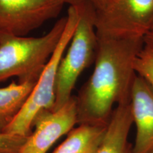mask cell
<instances>
[{"instance_id": "cell-1", "label": "cell", "mask_w": 153, "mask_h": 153, "mask_svg": "<svg viewBox=\"0 0 153 153\" xmlns=\"http://www.w3.org/2000/svg\"><path fill=\"white\" fill-rule=\"evenodd\" d=\"M95 66L76 96L77 124L107 126L118 104L130 100L134 62L144 38L97 37Z\"/></svg>"}, {"instance_id": "cell-2", "label": "cell", "mask_w": 153, "mask_h": 153, "mask_svg": "<svg viewBox=\"0 0 153 153\" xmlns=\"http://www.w3.org/2000/svg\"><path fill=\"white\" fill-rule=\"evenodd\" d=\"M67 17L40 37L3 35L0 41V82L16 76L19 83H36L64 31Z\"/></svg>"}, {"instance_id": "cell-3", "label": "cell", "mask_w": 153, "mask_h": 153, "mask_svg": "<svg viewBox=\"0 0 153 153\" xmlns=\"http://www.w3.org/2000/svg\"><path fill=\"white\" fill-rule=\"evenodd\" d=\"M77 9L79 21L57 69L52 111L60 108L71 99L80 74L95 61L98 45L94 23L97 9L92 3Z\"/></svg>"}, {"instance_id": "cell-4", "label": "cell", "mask_w": 153, "mask_h": 153, "mask_svg": "<svg viewBox=\"0 0 153 153\" xmlns=\"http://www.w3.org/2000/svg\"><path fill=\"white\" fill-rule=\"evenodd\" d=\"M66 17L65 28L56 48L50 57L31 92L12 121L6 128L4 133L29 136L31 134L33 120L38 113L43 110H53L55 104L57 71L79 21L77 8L69 7Z\"/></svg>"}, {"instance_id": "cell-5", "label": "cell", "mask_w": 153, "mask_h": 153, "mask_svg": "<svg viewBox=\"0 0 153 153\" xmlns=\"http://www.w3.org/2000/svg\"><path fill=\"white\" fill-rule=\"evenodd\" d=\"M153 22V0H113L104 11H97V37L144 38Z\"/></svg>"}, {"instance_id": "cell-6", "label": "cell", "mask_w": 153, "mask_h": 153, "mask_svg": "<svg viewBox=\"0 0 153 153\" xmlns=\"http://www.w3.org/2000/svg\"><path fill=\"white\" fill-rule=\"evenodd\" d=\"M60 0H0V36H25L60 14Z\"/></svg>"}, {"instance_id": "cell-7", "label": "cell", "mask_w": 153, "mask_h": 153, "mask_svg": "<svg viewBox=\"0 0 153 153\" xmlns=\"http://www.w3.org/2000/svg\"><path fill=\"white\" fill-rule=\"evenodd\" d=\"M77 124L76 97L56 111L43 110L33 120V133L28 137L19 153H46L57 140Z\"/></svg>"}, {"instance_id": "cell-8", "label": "cell", "mask_w": 153, "mask_h": 153, "mask_svg": "<svg viewBox=\"0 0 153 153\" xmlns=\"http://www.w3.org/2000/svg\"><path fill=\"white\" fill-rule=\"evenodd\" d=\"M130 107L136 128L132 153H147L153 148V87L138 74L131 87Z\"/></svg>"}, {"instance_id": "cell-9", "label": "cell", "mask_w": 153, "mask_h": 153, "mask_svg": "<svg viewBox=\"0 0 153 153\" xmlns=\"http://www.w3.org/2000/svg\"><path fill=\"white\" fill-rule=\"evenodd\" d=\"M133 124L130 100L118 104L107 125L104 138L94 153H132L128 135Z\"/></svg>"}, {"instance_id": "cell-10", "label": "cell", "mask_w": 153, "mask_h": 153, "mask_svg": "<svg viewBox=\"0 0 153 153\" xmlns=\"http://www.w3.org/2000/svg\"><path fill=\"white\" fill-rule=\"evenodd\" d=\"M107 126L79 124L53 153H94L101 144Z\"/></svg>"}, {"instance_id": "cell-11", "label": "cell", "mask_w": 153, "mask_h": 153, "mask_svg": "<svg viewBox=\"0 0 153 153\" xmlns=\"http://www.w3.org/2000/svg\"><path fill=\"white\" fill-rule=\"evenodd\" d=\"M34 82H12L0 88V132H4L22 108L35 86Z\"/></svg>"}, {"instance_id": "cell-12", "label": "cell", "mask_w": 153, "mask_h": 153, "mask_svg": "<svg viewBox=\"0 0 153 153\" xmlns=\"http://www.w3.org/2000/svg\"><path fill=\"white\" fill-rule=\"evenodd\" d=\"M134 68L136 74L153 87V48L145 44L135 58Z\"/></svg>"}, {"instance_id": "cell-13", "label": "cell", "mask_w": 153, "mask_h": 153, "mask_svg": "<svg viewBox=\"0 0 153 153\" xmlns=\"http://www.w3.org/2000/svg\"><path fill=\"white\" fill-rule=\"evenodd\" d=\"M28 137L0 132V153H19Z\"/></svg>"}, {"instance_id": "cell-14", "label": "cell", "mask_w": 153, "mask_h": 153, "mask_svg": "<svg viewBox=\"0 0 153 153\" xmlns=\"http://www.w3.org/2000/svg\"><path fill=\"white\" fill-rule=\"evenodd\" d=\"M60 1H62L65 4H68L70 7H75L76 8H81L89 4L92 3L91 0H60Z\"/></svg>"}, {"instance_id": "cell-15", "label": "cell", "mask_w": 153, "mask_h": 153, "mask_svg": "<svg viewBox=\"0 0 153 153\" xmlns=\"http://www.w3.org/2000/svg\"><path fill=\"white\" fill-rule=\"evenodd\" d=\"M91 1L94 5L97 11H99L105 10L109 5L108 0H91Z\"/></svg>"}, {"instance_id": "cell-16", "label": "cell", "mask_w": 153, "mask_h": 153, "mask_svg": "<svg viewBox=\"0 0 153 153\" xmlns=\"http://www.w3.org/2000/svg\"><path fill=\"white\" fill-rule=\"evenodd\" d=\"M145 44L153 48V32L150 31L144 36Z\"/></svg>"}, {"instance_id": "cell-17", "label": "cell", "mask_w": 153, "mask_h": 153, "mask_svg": "<svg viewBox=\"0 0 153 153\" xmlns=\"http://www.w3.org/2000/svg\"><path fill=\"white\" fill-rule=\"evenodd\" d=\"M147 153H153V148H152V149H151V150H149V151H148V152H147Z\"/></svg>"}, {"instance_id": "cell-18", "label": "cell", "mask_w": 153, "mask_h": 153, "mask_svg": "<svg viewBox=\"0 0 153 153\" xmlns=\"http://www.w3.org/2000/svg\"><path fill=\"white\" fill-rule=\"evenodd\" d=\"M150 31H152V32H153V22H152V26H151V29H150Z\"/></svg>"}, {"instance_id": "cell-19", "label": "cell", "mask_w": 153, "mask_h": 153, "mask_svg": "<svg viewBox=\"0 0 153 153\" xmlns=\"http://www.w3.org/2000/svg\"><path fill=\"white\" fill-rule=\"evenodd\" d=\"M108 1H109V4H110V3H111V1H112L113 0H108Z\"/></svg>"}, {"instance_id": "cell-20", "label": "cell", "mask_w": 153, "mask_h": 153, "mask_svg": "<svg viewBox=\"0 0 153 153\" xmlns=\"http://www.w3.org/2000/svg\"><path fill=\"white\" fill-rule=\"evenodd\" d=\"M0 41H1V36H0Z\"/></svg>"}]
</instances>
